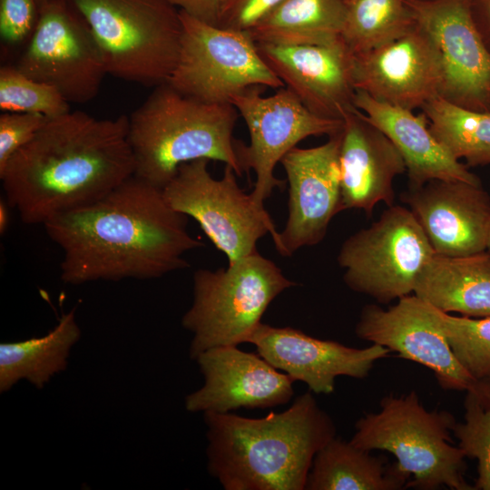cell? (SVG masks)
<instances>
[{
  "instance_id": "obj_1",
  "label": "cell",
  "mask_w": 490,
  "mask_h": 490,
  "mask_svg": "<svg viewBox=\"0 0 490 490\" xmlns=\"http://www.w3.org/2000/svg\"><path fill=\"white\" fill-rule=\"evenodd\" d=\"M162 189L133 175L88 205L44 224L63 250L61 279L71 285L151 279L189 268L184 254L202 247Z\"/></svg>"
},
{
  "instance_id": "obj_2",
  "label": "cell",
  "mask_w": 490,
  "mask_h": 490,
  "mask_svg": "<svg viewBox=\"0 0 490 490\" xmlns=\"http://www.w3.org/2000/svg\"><path fill=\"white\" fill-rule=\"evenodd\" d=\"M135 173L129 117L82 111L48 118L0 172L5 201L26 224L88 205Z\"/></svg>"
},
{
  "instance_id": "obj_3",
  "label": "cell",
  "mask_w": 490,
  "mask_h": 490,
  "mask_svg": "<svg viewBox=\"0 0 490 490\" xmlns=\"http://www.w3.org/2000/svg\"><path fill=\"white\" fill-rule=\"evenodd\" d=\"M203 416L208 471L225 490H304L316 454L336 436L311 391L260 418Z\"/></svg>"
},
{
  "instance_id": "obj_4",
  "label": "cell",
  "mask_w": 490,
  "mask_h": 490,
  "mask_svg": "<svg viewBox=\"0 0 490 490\" xmlns=\"http://www.w3.org/2000/svg\"><path fill=\"white\" fill-rule=\"evenodd\" d=\"M240 117L231 103H211L187 96L167 82L155 86L129 116L134 175L163 188L185 162H224L240 177L233 130Z\"/></svg>"
},
{
  "instance_id": "obj_5",
  "label": "cell",
  "mask_w": 490,
  "mask_h": 490,
  "mask_svg": "<svg viewBox=\"0 0 490 490\" xmlns=\"http://www.w3.org/2000/svg\"><path fill=\"white\" fill-rule=\"evenodd\" d=\"M456 423L448 411L426 409L415 390L390 394L380 400L377 412L357 421L350 442L367 451L391 453L399 470L410 477L407 487L475 490L465 478L466 456L452 444Z\"/></svg>"
},
{
  "instance_id": "obj_6",
  "label": "cell",
  "mask_w": 490,
  "mask_h": 490,
  "mask_svg": "<svg viewBox=\"0 0 490 490\" xmlns=\"http://www.w3.org/2000/svg\"><path fill=\"white\" fill-rule=\"evenodd\" d=\"M89 25L106 71L145 86L166 83L179 58L182 24L171 0H70Z\"/></svg>"
},
{
  "instance_id": "obj_7",
  "label": "cell",
  "mask_w": 490,
  "mask_h": 490,
  "mask_svg": "<svg viewBox=\"0 0 490 490\" xmlns=\"http://www.w3.org/2000/svg\"><path fill=\"white\" fill-rule=\"evenodd\" d=\"M297 286L281 269L259 251L216 270L193 275V299L181 318L192 334L190 357L225 346L249 343L270 303Z\"/></svg>"
},
{
  "instance_id": "obj_8",
  "label": "cell",
  "mask_w": 490,
  "mask_h": 490,
  "mask_svg": "<svg viewBox=\"0 0 490 490\" xmlns=\"http://www.w3.org/2000/svg\"><path fill=\"white\" fill-rule=\"evenodd\" d=\"M435 253L409 208L392 205L369 227L346 239L337 260L351 290L388 304L413 293Z\"/></svg>"
},
{
  "instance_id": "obj_9",
  "label": "cell",
  "mask_w": 490,
  "mask_h": 490,
  "mask_svg": "<svg viewBox=\"0 0 490 490\" xmlns=\"http://www.w3.org/2000/svg\"><path fill=\"white\" fill-rule=\"evenodd\" d=\"M209 162L200 159L181 164L162 188L167 203L193 218L229 263L258 251L257 243L266 234L275 243L279 231L264 206L239 186L230 166L225 165L222 177L214 179Z\"/></svg>"
},
{
  "instance_id": "obj_10",
  "label": "cell",
  "mask_w": 490,
  "mask_h": 490,
  "mask_svg": "<svg viewBox=\"0 0 490 490\" xmlns=\"http://www.w3.org/2000/svg\"><path fill=\"white\" fill-rule=\"evenodd\" d=\"M180 15L181 49L167 81L175 90L206 103H230L251 86L285 87L259 54L248 31L213 25L181 10Z\"/></svg>"
},
{
  "instance_id": "obj_11",
  "label": "cell",
  "mask_w": 490,
  "mask_h": 490,
  "mask_svg": "<svg viewBox=\"0 0 490 490\" xmlns=\"http://www.w3.org/2000/svg\"><path fill=\"white\" fill-rule=\"evenodd\" d=\"M264 87L251 86L230 101L249 131L250 143L235 139L234 146L242 173L255 172L250 195L260 206H264L275 188L285 186V181L275 177L274 170L290 150L309 136H330L343 127V120L312 113L288 88L263 97Z\"/></svg>"
},
{
  "instance_id": "obj_12",
  "label": "cell",
  "mask_w": 490,
  "mask_h": 490,
  "mask_svg": "<svg viewBox=\"0 0 490 490\" xmlns=\"http://www.w3.org/2000/svg\"><path fill=\"white\" fill-rule=\"evenodd\" d=\"M14 65L77 103L93 100L108 74L89 25L70 0L41 7L37 25Z\"/></svg>"
},
{
  "instance_id": "obj_13",
  "label": "cell",
  "mask_w": 490,
  "mask_h": 490,
  "mask_svg": "<svg viewBox=\"0 0 490 490\" xmlns=\"http://www.w3.org/2000/svg\"><path fill=\"white\" fill-rule=\"evenodd\" d=\"M432 38L443 69L440 96L463 108L490 112V52L471 14V0H406Z\"/></svg>"
},
{
  "instance_id": "obj_14",
  "label": "cell",
  "mask_w": 490,
  "mask_h": 490,
  "mask_svg": "<svg viewBox=\"0 0 490 490\" xmlns=\"http://www.w3.org/2000/svg\"><path fill=\"white\" fill-rule=\"evenodd\" d=\"M356 335L380 345L399 358L429 368L446 390H469L477 380L461 365L433 312L432 306L415 294L383 309L365 306L355 327Z\"/></svg>"
},
{
  "instance_id": "obj_15",
  "label": "cell",
  "mask_w": 490,
  "mask_h": 490,
  "mask_svg": "<svg viewBox=\"0 0 490 490\" xmlns=\"http://www.w3.org/2000/svg\"><path fill=\"white\" fill-rule=\"evenodd\" d=\"M342 129L318 146L294 147L280 161L289 186L288 219L274 243L282 256L315 246L343 211L339 149Z\"/></svg>"
},
{
  "instance_id": "obj_16",
  "label": "cell",
  "mask_w": 490,
  "mask_h": 490,
  "mask_svg": "<svg viewBox=\"0 0 490 490\" xmlns=\"http://www.w3.org/2000/svg\"><path fill=\"white\" fill-rule=\"evenodd\" d=\"M353 76L356 90L411 111L440 96L444 78L436 44L416 23L392 41L354 54Z\"/></svg>"
},
{
  "instance_id": "obj_17",
  "label": "cell",
  "mask_w": 490,
  "mask_h": 490,
  "mask_svg": "<svg viewBox=\"0 0 490 490\" xmlns=\"http://www.w3.org/2000/svg\"><path fill=\"white\" fill-rule=\"evenodd\" d=\"M203 385L187 395L189 412L230 413L240 408H270L286 405L294 395V380L259 354L238 346L216 347L195 359Z\"/></svg>"
},
{
  "instance_id": "obj_18",
  "label": "cell",
  "mask_w": 490,
  "mask_h": 490,
  "mask_svg": "<svg viewBox=\"0 0 490 490\" xmlns=\"http://www.w3.org/2000/svg\"><path fill=\"white\" fill-rule=\"evenodd\" d=\"M259 54L312 113L342 120L354 108V54L342 40L327 44L256 43Z\"/></svg>"
},
{
  "instance_id": "obj_19",
  "label": "cell",
  "mask_w": 490,
  "mask_h": 490,
  "mask_svg": "<svg viewBox=\"0 0 490 490\" xmlns=\"http://www.w3.org/2000/svg\"><path fill=\"white\" fill-rule=\"evenodd\" d=\"M258 354L294 381L304 382L309 391L328 395L339 376L366 378L377 360L390 351L377 344L358 348L334 340L310 337L290 327L260 323L250 342Z\"/></svg>"
},
{
  "instance_id": "obj_20",
  "label": "cell",
  "mask_w": 490,
  "mask_h": 490,
  "mask_svg": "<svg viewBox=\"0 0 490 490\" xmlns=\"http://www.w3.org/2000/svg\"><path fill=\"white\" fill-rule=\"evenodd\" d=\"M402 200L436 254L463 256L486 250L490 196L481 183L432 180L409 187Z\"/></svg>"
},
{
  "instance_id": "obj_21",
  "label": "cell",
  "mask_w": 490,
  "mask_h": 490,
  "mask_svg": "<svg viewBox=\"0 0 490 490\" xmlns=\"http://www.w3.org/2000/svg\"><path fill=\"white\" fill-rule=\"evenodd\" d=\"M339 149L343 210L364 211L370 217L380 202L394 205L393 182L407 172L390 139L356 107L343 117Z\"/></svg>"
},
{
  "instance_id": "obj_22",
  "label": "cell",
  "mask_w": 490,
  "mask_h": 490,
  "mask_svg": "<svg viewBox=\"0 0 490 490\" xmlns=\"http://www.w3.org/2000/svg\"><path fill=\"white\" fill-rule=\"evenodd\" d=\"M354 105L395 144L405 162L410 187L432 180L481 183L434 136L424 113L416 115L411 110L378 102L360 90H356Z\"/></svg>"
},
{
  "instance_id": "obj_23",
  "label": "cell",
  "mask_w": 490,
  "mask_h": 490,
  "mask_svg": "<svg viewBox=\"0 0 490 490\" xmlns=\"http://www.w3.org/2000/svg\"><path fill=\"white\" fill-rule=\"evenodd\" d=\"M413 294L446 313L490 316V251L435 253L418 275Z\"/></svg>"
},
{
  "instance_id": "obj_24",
  "label": "cell",
  "mask_w": 490,
  "mask_h": 490,
  "mask_svg": "<svg viewBox=\"0 0 490 490\" xmlns=\"http://www.w3.org/2000/svg\"><path fill=\"white\" fill-rule=\"evenodd\" d=\"M409 481L396 462L335 436L316 454L305 489L400 490Z\"/></svg>"
},
{
  "instance_id": "obj_25",
  "label": "cell",
  "mask_w": 490,
  "mask_h": 490,
  "mask_svg": "<svg viewBox=\"0 0 490 490\" xmlns=\"http://www.w3.org/2000/svg\"><path fill=\"white\" fill-rule=\"evenodd\" d=\"M81 338L75 310L64 313L47 334L0 344V392L26 380L41 389L68 365L73 347Z\"/></svg>"
},
{
  "instance_id": "obj_26",
  "label": "cell",
  "mask_w": 490,
  "mask_h": 490,
  "mask_svg": "<svg viewBox=\"0 0 490 490\" xmlns=\"http://www.w3.org/2000/svg\"><path fill=\"white\" fill-rule=\"evenodd\" d=\"M348 0H282L248 32L256 43L327 44L341 38Z\"/></svg>"
},
{
  "instance_id": "obj_27",
  "label": "cell",
  "mask_w": 490,
  "mask_h": 490,
  "mask_svg": "<svg viewBox=\"0 0 490 490\" xmlns=\"http://www.w3.org/2000/svg\"><path fill=\"white\" fill-rule=\"evenodd\" d=\"M421 109L434 136L456 159L469 166L490 164V112L466 109L441 96Z\"/></svg>"
},
{
  "instance_id": "obj_28",
  "label": "cell",
  "mask_w": 490,
  "mask_h": 490,
  "mask_svg": "<svg viewBox=\"0 0 490 490\" xmlns=\"http://www.w3.org/2000/svg\"><path fill=\"white\" fill-rule=\"evenodd\" d=\"M415 24L406 0H348L341 38L358 54L403 35Z\"/></svg>"
},
{
  "instance_id": "obj_29",
  "label": "cell",
  "mask_w": 490,
  "mask_h": 490,
  "mask_svg": "<svg viewBox=\"0 0 490 490\" xmlns=\"http://www.w3.org/2000/svg\"><path fill=\"white\" fill-rule=\"evenodd\" d=\"M432 308L461 365L477 381L489 378L490 316L482 318L454 316L433 306Z\"/></svg>"
},
{
  "instance_id": "obj_30",
  "label": "cell",
  "mask_w": 490,
  "mask_h": 490,
  "mask_svg": "<svg viewBox=\"0 0 490 490\" xmlns=\"http://www.w3.org/2000/svg\"><path fill=\"white\" fill-rule=\"evenodd\" d=\"M69 104L54 86L26 76L14 64L1 66L2 113H40L54 118L70 112Z\"/></svg>"
},
{
  "instance_id": "obj_31",
  "label": "cell",
  "mask_w": 490,
  "mask_h": 490,
  "mask_svg": "<svg viewBox=\"0 0 490 490\" xmlns=\"http://www.w3.org/2000/svg\"><path fill=\"white\" fill-rule=\"evenodd\" d=\"M465 422L456 423L452 433L466 457L477 461L475 490H490V407L473 390L466 391Z\"/></svg>"
},
{
  "instance_id": "obj_32",
  "label": "cell",
  "mask_w": 490,
  "mask_h": 490,
  "mask_svg": "<svg viewBox=\"0 0 490 490\" xmlns=\"http://www.w3.org/2000/svg\"><path fill=\"white\" fill-rule=\"evenodd\" d=\"M35 0H0V37L7 47L24 46L39 20Z\"/></svg>"
},
{
  "instance_id": "obj_33",
  "label": "cell",
  "mask_w": 490,
  "mask_h": 490,
  "mask_svg": "<svg viewBox=\"0 0 490 490\" xmlns=\"http://www.w3.org/2000/svg\"><path fill=\"white\" fill-rule=\"evenodd\" d=\"M48 117L40 113H2L0 115V172L38 132Z\"/></svg>"
},
{
  "instance_id": "obj_34",
  "label": "cell",
  "mask_w": 490,
  "mask_h": 490,
  "mask_svg": "<svg viewBox=\"0 0 490 490\" xmlns=\"http://www.w3.org/2000/svg\"><path fill=\"white\" fill-rule=\"evenodd\" d=\"M282 0H228L219 26L249 31Z\"/></svg>"
},
{
  "instance_id": "obj_35",
  "label": "cell",
  "mask_w": 490,
  "mask_h": 490,
  "mask_svg": "<svg viewBox=\"0 0 490 490\" xmlns=\"http://www.w3.org/2000/svg\"><path fill=\"white\" fill-rule=\"evenodd\" d=\"M180 10L205 23L219 25L228 0H171Z\"/></svg>"
},
{
  "instance_id": "obj_36",
  "label": "cell",
  "mask_w": 490,
  "mask_h": 490,
  "mask_svg": "<svg viewBox=\"0 0 490 490\" xmlns=\"http://www.w3.org/2000/svg\"><path fill=\"white\" fill-rule=\"evenodd\" d=\"M471 14L485 44L490 52V0H471Z\"/></svg>"
},
{
  "instance_id": "obj_37",
  "label": "cell",
  "mask_w": 490,
  "mask_h": 490,
  "mask_svg": "<svg viewBox=\"0 0 490 490\" xmlns=\"http://www.w3.org/2000/svg\"><path fill=\"white\" fill-rule=\"evenodd\" d=\"M478 397L481 403L490 407V383L480 380L477 382L475 388L472 389Z\"/></svg>"
},
{
  "instance_id": "obj_38",
  "label": "cell",
  "mask_w": 490,
  "mask_h": 490,
  "mask_svg": "<svg viewBox=\"0 0 490 490\" xmlns=\"http://www.w3.org/2000/svg\"><path fill=\"white\" fill-rule=\"evenodd\" d=\"M9 204L6 201H0V233L4 234L9 225Z\"/></svg>"
},
{
  "instance_id": "obj_39",
  "label": "cell",
  "mask_w": 490,
  "mask_h": 490,
  "mask_svg": "<svg viewBox=\"0 0 490 490\" xmlns=\"http://www.w3.org/2000/svg\"><path fill=\"white\" fill-rule=\"evenodd\" d=\"M41 9V7H43L44 5H48L50 3H53V2H56V1H60V0H35Z\"/></svg>"
},
{
  "instance_id": "obj_40",
  "label": "cell",
  "mask_w": 490,
  "mask_h": 490,
  "mask_svg": "<svg viewBox=\"0 0 490 490\" xmlns=\"http://www.w3.org/2000/svg\"><path fill=\"white\" fill-rule=\"evenodd\" d=\"M486 250L490 251V230H489V234H488V239H487Z\"/></svg>"
}]
</instances>
